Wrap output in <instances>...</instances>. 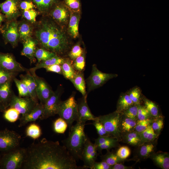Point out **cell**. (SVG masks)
<instances>
[{
  "mask_svg": "<svg viewBox=\"0 0 169 169\" xmlns=\"http://www.w3.org/2000/svg\"><path fill=\"white\" fill-rule=\"evenodd\" d=\"M76 160L58 141L43 139L26 148L23 169H80Z\"/></svg>",
  "mask_w": 169,
  "mask_h": 169,
  "instance_id": "obj_1",
  "label": "cell"
},
{
  "mask_svg": "<svg viewBox=\"0 0 169 169\" xmlns=\"http://www.w3.org/2000/svg\"><path fill=\"white\" fill-rule=\"evenodd\" d=\"M35 34L43 48L57 55L64 54L68 48V41L65 33L53 22L43 21Z\"/></svg>",
  "mask_w": 169,
  "mask_h": 169,
  "instance_id": "obj_2",
  "label": "cell"
},
{
  "mask_svg": "<svg viewBox=\"0 0 169 169\" xmlns=\"http://www.w3.org/2000/svg\"><path fill=\"white\" fill-rule=\"evenodd\" d=\"M85 123L76 122L69 128V136L62 142L76 161L80 159L82 150L87 138L84 131Z\"/></svg>",
  "mask_w": 169,
  "mask_h": 169,
  "instance_id": "obj_3",
  "label": "cell"
},
{
  "mask_svg": "<svg viewBox=\"0 0 169 169\" xmlns=\"http://www.w3.org/2000/svg\"><path fill=\"white\" fill-rule=\"evenodd\" d=\"M26 155V148L19 147L6 152L0 159V168L3 169L22 168Z\"/></svg>",
  "mask_w": 169,
  "mask_h": 169,
  "instance_id": "obj_4",
  "label": "cell"
},
{
  "mask_svg": "<svg viewBox=\"0 0 169 169\" xmlns=\"http://www.w3.org/2000/svg\"><path fill=\"white\" fill-rule=\"evenodd\" d=\"M122 114L116 110L108 114L97 117L107 132L119 141L121 140L120 125Z\"/></svg>",
  "mask_w": 169,
  "mask_h": 169,
  "instance_id": "obj_5",
  "label": "cell"
},
{
  "mask_svg": "<svg viewBox=\"0 0 169 169\" xmlns=\"http://www.w3.org/2000/svg\"><path fill=\"white\" fill-rule=\"evenodd\" d=\"M78 104L74 95L64 101H61L59 106L57 114L63 119L70 128L77 118Z\"/></svg>",
  "mask_w": 169,
  "mask_h": 169,
  "instance_id": "obj_6",
  "label": "cell"
},
{
  "mask_svg": "<svg viewBox=\"0 0 169 169\" xmlns=\"http://www.w3.org/2000/svg\"><path fill=\"white\" fill-rule=\"evenodd\" d=\"M21 136L7 129L0 131V151L6 152L19 147Z\"/></svg>",
  "mask_w": 169,
  "mask_h": 169,
  "instance_id": "obj_7",
  "label": "cell"
},
{
  "mask_svg": "<svg viewBox=\"0 0 169 169\" xmlns=\"http://www.w3.org/2000/svg\"><path fill=\"white\" fill-rule=\"evenodd\" d=\"M116 74L103 73L99 70L96 65L92 67L90 75L86 80L88 90L90 91L99 87L111 79L116 77Z\"/></svg>",
  "mask_w": 169,
  "mask_h": 169,
  "instance_id": "obj_8",
  "label": "cell"
},
{
  "mask_svg": "<svg viewBox=\"0 0 169 169\" xmlns=\"http://www.w3.org/2000/svg\"><path fill=\"white\" fill-rule=\"evenodd\" d=\"M37 104L30 97H20L13 93L8 107L15 108L24 115L31 111Z\"/></svg>",
  "mask_w": 169,
  "mask_h": 169,
  "instance_id": "obj_9",
  "label": "cell"
},
{
  "mask_svg": "<svg viewBox=\"0 0 169 169\" xmlns=\"http://www.w3.org/2000/svg\"><path fill=\"white\" fill-rule=\"evenodd\" d=\"M18 27V23L13 20L8 21L0 28L5 44L9 43L13 47L16 46L19 38Z\"/></svg>",
  "mask_w": 169,
  "mask_h": 169,
  "instance_id": "obj_10",
  "label": "cell"
},
{
  "mask_svg": "<svg viewBox=\"0 0 169 169\" xmlns=\"http://www.w3.org/2000/svg\"><path fill=\"white\" fill-rule=\"evenodd\" d=\"M97 155L96 146L87 137L82 150L80 159L84 162V166L90 169L95 161Z\"/></svg>",
  "mask_w": 169,
  "mask_h": 169,
  "instance_id": "obj_11",
  "label": "cell"
},
{
  "mask_svg": "<svg viewBox=\"0 0 169 169\" xmlns=\"http://www.w3.org/2000/svg\"><path fill=\"white\" fill-rule=\"evenodd\" d=\"M60 93L56 91L46 102L44 105V112L40 119L44 120L57 114L59 106L61 101Z\"/></svg>",
  "mask_w": 169,
  "mask_h": 169,
  "instance_id": "obj_12",
  "label": "cell"
},
{
  "mask_svg": "<svg viewBox=\"0 0 169 169\" xmlns=\"http://www.w3.org/2000/svg\"><path fill=\"white\" fill-rule=\"evenodd\" d=\"M0 67L13 72H21L27 70L17 61L12 54L9 53H0Z\"/></svg>",
  "mask_w": 169,
  "mask_h": 169,
  "instance_id": "obj_13",
  "label": "cell"
},
{
  "mask_svg": "<svg viewBox=\"0 0 169 169\" xmlns=\"http://www.w3.org/2000/svg\"><path fill=\"white\" fill-rule=\"evenodd\" d=\"M36 84V93L40 103L44 105L54 93L44 79L38 76L36 74L33 75Z\"/></svg>",
  "mask_w": 169,
  "mask_h": 169,
  "instance_id": "obj_14",
  "label": "cell"
},
{
  "mask_svg": "<svg viewBox=\"0 0 169 169\" xmlns=\"http://www.w3.org/2000/svg\"><path fill=\"white\" fill-rule=\"evenodd\" d=\"M87 95L83 96L77 103V122L85 123L87 121H95L97 119V117L94 116L90 110L87 104Z\"/></svg>",
  "mask_w": 169,
  "mask_h": 169,
  "instance_id": "obj_15",
  "label": "cell"
},
{
  "mask_svg": "<svg viewBox=\"0 0 169 169\" xmlns=\"http://www.w3.org/2000/svg\"><path fill=\"white\" fill-rule=\"evenodd\" d=\"M18 0H6L0 3L1 11L5 15L8 21L13 20L18 16Z\"/></svg>",
  "mask_w": 169,
  "mask_h": 169,
  "instance_id": "obj_16",
  "label": "cell"
},
{
  "mask_svg": "<svg viewBox=\"0 0 169 169\" xmlns=\"http://www.w3.org/2000/svg\"><path fill=\"white\" fill-rule=\"evenodd\" d=\"M70 10L65 4L56 5L50 12L53 18L62 24H66L70 16Z\"/></svg>",
  "mask_w": 169,
  "mask_h": 169,
  "instance_id": "obj_17",
  "label": "cell"
},
{
  "mask_svg": "<svg viewBox=\"0 0 169 169\" xmlns=\"http://www.w3.org/2000/svg\"><path fill=\"white\" fill-rule=\"evenodd\" d=\"M44 112V105L41 103H38L29 113L22 116L19 118V127L25 125L28 123L40 119Z\"/></svg>",
  "mask_w": 169,
  "mask_h": 169,
  "instance_id": "obj_18",
  "label": "cell"
},
{
  "mask_svg": "<svg viewBox=\"0 0 169 169\" xmlns=\"http://www.w3.org/2000/svg\"><path fill=\"white\" fill-rule=\"evenodd\" d=\"M20 77L21 80L26 84L30 97L36 103H38L36 93V84L33 76L28 70L27 74L21 75Z\"/></svg>",
  "mask_w": 169,
  "mask_h": 169,
  "instance_id": "obj_19",
  "label": "cell"
},
{
  "mask_svg": "<svg viewBox=\"0 0 169 169\" xmlns=\"http://www.w3.org/2000/svg\"><path fill=\"white\" fill-rule=\"evenodd\" d=\"M23 47L21 55L28 58L31 63L35 62V53L36 50L37 42L31 38L23 41Z\"/></svg>",
  "mask_w": 169,
  "mask_h": 169,
  "instance_id": "obj_20",
  "label": "cell"
},
{
  "mask_svg": "<svg viewBox=\"0 0 169 169\" xmlns=\"http://www.w3.org/2000/svg\"><path fill=\"white\" fill-rule=\"evenodd\" d=\"M11 82L9 81L0 84V102L5 110L8 107L13 94L11 90Z\"/></svg>",
  "mask_w": 169,
  "mask_h": 169,
  "instance_id": "obj_21",
  "label": "cell"
},
{
  "mask_svg": "<svg viewBox=\"0 0 169 169\" xmlns=\"http://www.w3.org/2000/svg\"><path fill=\"white\" fill-rule=\"evenodd\" d=\"M155 165L162 169L169 168V156L167 152L159 151L150 156Z\"/></svg>",
  "mask_w": 169,
  "mask_h": 169,
  "instance_id": "obj_22",
  "label": "cell"
},
{
  "mask_svg": "<svg viewBox=\"0 0 169 169\" xmlns=\"http://www.w3.org/2000/svg\"><path fill=\"white\" fill-rule=\"evenodd\" d=\"M80 17L79 13L70 10L68 32L74 38L77 37L79 34L78 29Z\"/></svg>",
  "mask_w": 169,
  "mask_h": 169,
  "instance_id": "obj_23",
  "label": "cell"
},
{
  "mask_svg": "<svg viewBox=\"0 0 169 169\" xmlns=\"http://www.w3.org/2000/svg\"><path fill=\"white\" fill-rule=\"evenodd\" d=\"M121 139L125 143L133 146H139L141 144L140 134L134 130L122 133Z\"/></svg>",
  "mask_w": 169,
  "mask_h": 169,
  "instance_id": "obj_24",
  "label": "cell"
},
{
  "mask_svg": "<svg viewBox=\"0 0 169 169\" xmlns=\"http://www.w3.org/2000/svg\"><path fill=\"white\" fill-rule=\"evenodd\" d=\"M65 59L56 55L49 59L38 63L34 67L29 69L31 74L33 75L35 74V71L38 69L45 67L55 64L61 65L64 61Z\"/></svg>",
  "mask_w": 169,
  "mask_h": 169,
  "instance_id": "obj_25",
  "label": "cell"
},
{
  "mask_svg": "<svg viewBox=\"0 0 169 169\" xmlns=\"http://www.w3.org/2000/svg\"><path fill=\"white\" fill-rule=\"evenodd\" d=\"M153 142H145L139 146L137 152L138 158L143 159L150 157L155 148V144Z\"/></svg>",
  "mask_w": 169,
  "mask_h": 169,
  "instance_id": "obj_26",
  "label": "cell"
},
{
  "mask_svg": "<svg viewBox=\"0 0 169 169\" xmlns=\"http://www.w3.org/2000/svg\"><path fill=\"white\" fill-rule=\"evenodd\" d=\"M76 89L83 96L87 95L85 81L84 75L81 72H76L73 78L69 80Z\"/></svg>",
  "mask_w": 169,
  "mask_h": 169,
  "instance_id": "obj_27",
  "label": "cell"
},
{
  "mask_svg": "<svg viewBox=\"0 0 169 169\" xmlns=\"http://www.w3.org/2000/svg\"><path fill=\"white\" fill-rule=\"evenodd\" d=\"M134 104L128 93L123 94L120 95L118 100L116 110L122 113L125 110Z\"/></svg>",
  "mask_w": 169,
  "mask_h": 169,
  "instance_id": "obj_28",
  "label": "cell"
},
{
  "mask_svg": "<svg viewBox=\"0 0 169 169\" xmlns=\"http://www.w3.org/2000/svg\"><path fill=\"white\" fill-rule=\"evenodd\" d=\"M25 134L27 136L35 140L41 136L42 131L41 128L38 125L32 123L27 127L25 130Z\"/></svg>",
  "mask_w": 169,
  "mask_h": 169,
  "instance_id": "obj_29",
  "label": "cell"
},
{
  "mask_svg": "<svg viewBox=\"0 0 169 169\" xmlns=\"http://www.w3.org/2000/svg\"><path fill=\"white\" fill-rule=\"evenodd\" d=\"M19 38L24 41L31 38L32 34V29L31 26L26 23H23L18 25Z\"/></svg>",
  "mask_w": 169,
  "mask_h": 169,
  "instance_id": "obj_30",
  "label": "cell"
},
{
  "mask_svg": "<svg viewBox=\"0 0 169 169\" xmlns=\"http://www.w3.org/2000/svg\"><path fill=\"white\" fill-rule=\"evenodd\" d=\"M41 13L47 12L59 0H32Z\"/></svg>",
  "mask_w": 169,
  "mask_h": 169,
  "instance_id": "obj_31",
  "label": "cell"
},
{
  "mask_svg": "<svg viewBox=\"0 0 169 169\" xmlns=\"http://www.w3.org/2000/svg\"><path fill=\"white\" fill-rule=\"evenodd\" d=\"M102 161H104L111 166L116 163L123 162L125 160L121 159L116 155V153L107 150V153L101 156Z\"/></svg>",
  "mask_w": 169,
  "mask_h": 169,
  "instance_id": "obj_32",
  "label": "cell"
},
{
  "mask_svg": "<svg viewBox=\"0 0 169 169\" xmlns=\"http://www.w3.org/2000/svg\"><path fill=\"white\" fill-rule=\"evenodd\" d=\"M62 75L64 77L68 79H70L74 78L76 74L73 66L69 60H65L61 65Z\"/></svg>",
  "mask_w": 169,
  "mask_h": 169,
  "instance_id": "obj_33",
  "label": "cell"
},
{
  "mask_svg": "<svg viewBox=\"0 0 169 169\" xmlns=\"http://www.w3.org/2000/svg\"><path fill=\"white\" fill-rule=\"evenodd\" d=\"M136 124V120L125 116L123 119L122 117L120 125L121 133L133 131Z\"/></svg>",
  "mask_w": 169,
  "mask_h": 169,
  "instance_id": "obj_34",
  "label": "cell"
},
{
  "mask_svg": "<svg viewBox=\"0 0 169 169\" xmlns=\"http://www.w3.org/2000/svg\"><path fill=\"white\" fill-rule=\"evenodd\" d=\"M140 134L141 139V145L145 142L153 141L158 136L152 128L151 125Z\"/></svg>",
  "mask_w": 169,
  "mask_h": 169,
  "instance_id": "obj_35",
  "label": "cell"
},
{
  "mask_svg": "<svg viewBox=\"0 0 169 169\" xmlns=\"http://www.w3.org/2000/svg\"><path fill=\"white\" fill-rule=\"evenodd\" d=\"M56 55L54 53L43 48L36 50L34 56L38 60V63H39L53 57Z\"/></svg>",
  "mask_w": 169,
  "mask_h": 169,
  "instance_id": "obj_36",
  "label": "cell"
},
{
  "mask_svg": "<svg viewBox=\"0 0 169 169\" xmlns=\"http://www.w3.org/2000/svg\"><path fill=\"white\" fill-rule=\"evenodd\" d=\"M20 114L15 108L9 107L4 111L3 117L7 121L13 123L19 119Z\"/></svg>",
  "mask_w": 169,
  "mask_h": 169,
  "instance_id": "obj_37",
  "label": "cell"
},
{
  "mask_svg": "<svg viewBox=\"0 0 169 169\" xmlns=\"http://www.w3.org/2000/svg\"><path fill=\"white\" fill-rule=\"evenodd\" d=\"M13 80L17 88L19 96L20 97H30L25 84L21 80L14 78Z\"/></svg>",
  "mask_w": 169,
  "mask_h": 169,
  "instance_id": "obj_38",
  "label": "cell"
},
{
  "mask_svg": "<svg viewBox=\"0 0 169 169\" xmlns=\"http://www.w3.org/2000/svg\"><path fill=\"white\" fill-rule=\"evenodd\" d=\"M145 107L148 110L151 116L157 117L159 113L158 108L156 105L153 101L144 97L143 98Z\"/></svg>",
  "mask_w": 169,
  "mask_h": 169,
  "instance_id": "obj_39",
  "label": "cell"
},
{
  "mask_svg": "<svg viewBox=\"0 0 169 169\" xmlns=\"http://www.w3.org/2000/svg\"><path fill=\"white\" fill-rule=\"evenodd\" d=\"M68 126L66 122L60 117L56 120L53 123L54 130L58 134L64 133Z\"/></svg>",
  "mask_w": 169,
  "mask_h": 169,
  "instance_id": "obj_40",
  "label": "cell"
},
{
  "mask_svg": "<svg viewBox=\"0 0 169 169\" xmlns=\"http://www.w3.org/2000/svg\"><path fill=\"white\" fill-rule=\"evenodd\" d=\"M16 74V72L8 71L0 67V84L12 81Z\"/></svg>",
  "mask_w": 169,
  "mask_h": 169,
  "instance_id": "obj_41",
  "label": "cell"
},
{
  "mask_svg": "<svg viewBox=\"0 0 169 169\" xmlns=\"http://www.w3.org/2000/svg\"><path fill=\"white\" fill-rule=\"evenodd\" d=\"M127 93L134 104L140 105L141 92L138 87H134L131 89Z\"/></svg>",
  "mask_w": 169,
  "mask_h": 169,
  "instance_id": "obj_42",
  "label": "cell"
},
{
  "mask_svg": "<svg viewBox=\"0 0 169 169\" xmlns=\"http://www.w3.org/2000/svg\"><path fill=\"white\" fill-rule=\"evenodd\" d=\"M138 105L134 104L125 110L122 114L125 117L136 120L137 119Z\"/></svg>",
  "mask_w": 169,
  "mask_h": 169,
  "instance_id": "obj_43",
  "label": "cell"
},
{
  "mask_svg": "<svg viewBox=\"0 0 169 169\" xmlns=\"http://www.w3.org/2000/svg\"><path fill=\"white\" fill-rule=\"evenodd\" d=\"M151 122V120L149 118L144 120H138L134 131L141 134L150 125Z\"/></svg>",
  "mask_w": 169,
  "mask_h": 169,
  "instance_id": "obj_44",
  "label": "cell"
},
{
  "mask_svg": "<svg viewBox=\"0 0 169 169\" xmlns=\"http://www.w3.org/2000/svg\"><path fill=\"white\" fill-rule=\"evenodd\" d=\"M64 1L70 10L79 13L81 7L79 0H64Z\"/></svg>",
  "mask_w": 169,
  "mask_h": 169,
  "instance_id": "obj_45",
  "label": "cell"
},
{
  "mask_svg": "<svg viewBox=\"0 0 169 169\" xmlns=\"http://www.w3.org/2000/svg\"><path fill=\"white\" fill-rule=\"evenodd\" d=\"M74 60L73 66L74 69L79 72L82 71L84 69L85 65L84 54H82L77 57Z\"/></svg>",
  "mask_w": 169,
  "mask_h": 169,
  "instance_id": "obj_46",
  "label": "cell"
},
{
  "mask_svg": "<svg viewBox=\"0 0 169 169\" xmlns=\"http://www.w3.org/2000/svg\"><path fill=\"white\" fill-rule=\"evenodd\" d=\"M118 141L116 138H115L111 141L98 145L96 146L97 150L99 152L103 149H106L107 151L109 150L111 148L117 146L118 145Z\"/></svg>",
  "mask_w": 169,
  "mask_h": 169,
  "instance_id": "obj_47",
  "label": "cell"
},
{
  "mask_svg": "<svg viewBox=\"0 0 169 169\" xmlns=\"http://www.w3.org/2000/svg\"><path fill=\"white\" fill-rule=\"evenodd\" d=\"M150 113L144 106L138 105L137 119L138 120H144L150 118Z\"/></svg>",
  "mask_w": 169,
  "mask_h": 169,
  "instance_id": "obj_48",
  "label": "cell"
},
{
  "mask_svg": "<svg viewBox=\"0 0 169 169\" xmlns=\"http://www.w3.org/2000/svg\"><path fill=\"white\" fill-rule=\"evenodd\" d=\"M99 136H111L107 132L103 125L97 120L93 121V123Z\"/></svg>",
  "mask_w": 169,
  "mask_h": 169,
  "instance_id": "obj_49",
  "label": "cell"
},
{
  "mask_svg": "<svg viewBox=\"0 0 169 169\" xmlns=\"http://www.w3.org/2000/svg\"><path fill=\"white\" fill-rule=\"evenodd\" d=\"M38 13L33 9L24 10L23 13V17L28 21L34 23L36 21Z\"/></svg>",
  "mask_w": 169,
  "mask_h": 169,
  "instance_id": "obj_50",
  "label": "cell"
},
{
  "mask_svg": "<svg viewBox=\"0 0 169 169\" xmlns=\"http://www.w3.org/2000/svg\"><path fill=\"white\" fill-rule=\"evenodd\" d=\"M116 153L119 157L125 160L130 156L131 150L128 147L122 146L119 148Z\"/></svg>",
  "mask_w": 169,
  "mask_h": 169,
  "instance_id": "obj_51",
  "label": "cell"
},
{
  "mask_svg": "<svg viewBox=\"0 0 169 169\" xmlns=\"http://www.w3.org/2000/svg\"><path fill=\"white\" fill-rule=\"evenodd\" d=\"M82 53V48L79 45L76 44L72 48L69 55L70 59L74 60L77 57L81 55Z\"/></svg>",
  "mask_w": 169,
  "mask_h": 169,
  "instance_id": "obj_52",
  "label": "cell"
},
{
  "mask_svg": "<svg viewBox=\"0 0 169 169\" xmlns=\"http://www.w3.org/2000/svg\"><path fill=\"white\" fill-rule=\"evenodd\" d=\"M163 125V119L161 118L156 119L151 125L152 128L157 135L158 136L160 132Z\"/></svg>",
  "mask_w": 169,
  "mask_h": 169,
  "instance_id": "obj_53",
  "label": "cell"
},
{
  "mask_svg": "<svg viewBox=\"0 0 169 169\" xmlns=\"http://www.w3.org/2000/svg\"><path fill=\"white\" fill-rule=\"evenodd\" d=\"M115 138H116L110 136H99L97 138L95 139V143L94 144L96 146L107 142L113 140Z\"/></svg>",
  "mask_w": 169,
  "mask_h": 169,
  "instance_id": "obj_54",
  "label": "cell"
},
{
  "mask_svg": "<svg viewBox=\"0 0 169 169\" xmlns=\"http://www.w3.org/2000/svg\"><path fill=\"white\" fill-rule=\"evenodd\" d=\"M47 71L51 72L62 74L61 65L55 64L47 66L44 68Z\"/></svg>",
  "mask_w": 169,
  "mask_h": 169,
  "instance_id": "obj_55",
  "label": "cell"
},
{
  "mask_svg": "<svg viewBox=\"0 0 169 169\" xmlns=\"http://www.w3.org/2000/svg\"><path fill=\"white\" fill-rule=\"evenodd\" d=\"M110 166L105 162L102 161L100 162L95 161L90 169H110Z\"/></svg>",
  "mask_w": 169,
  "mask_h": 169,
  "instance_id": "obj_56",
  "label": "cell"
},
{
  "mask_svg": "<svg viewBox=\"0 0 169 169\" xmlns=\"http://www.w3.org/2000/svg\"><path fill=\"white\" fill-rule=\"evenodd\" d=\"M19 7L24 11L33 9L35 7L32 2L27 1H21L20 3Z\"/></svg>",
  "mask_w": 169,
  "mask_h": 169,
  "instance_id": "obj_57",
  "label": "cell"
},
{
  "mask_svg": "<svg viewBox=\"0 0 169 169\" xmlns=\"http://www.w3.org/2000/svg\"><path fill=\"white\" fill-rule=\"evenodd\" d=\"M132 168L131 166H126L119 163H116L110 166V169H130Z\"/></svg>",
  "mask_w": 169,
  "mask_h": 169,
  "instance_id": "obj_58",
  "label": "cell"
},
{
  "mask_svg": "<svg viewBox=\"0 0 169 169\" xmlns=\"http://www.w3.org/2000/svg\"><path fill=\"white\" fill-rule=\"evenodd\" d=\"M6 18L4 14L0 12V27L2 26V23L5 20Z\"/></svg>",
  "mask_w": 169,
  "mask_h": 169,
  "instance_id": "obj_59",
  "label": "cell"
},
{
  "mask_svg": "<svg viewBox=\"0 0 169 169\" xmlns=\"http://www.w3.org/2000/svg\"><path fill=\"white\" fill-rule=\"evenodd\" d=\"M5 110V109L4 108L0 102V111H4Z\"/></svg>",
  "mask_w": 169,
  "mask_h": 169,
  "instance_id": "obj_60",
  "label": "cell"
}]
</instances>
